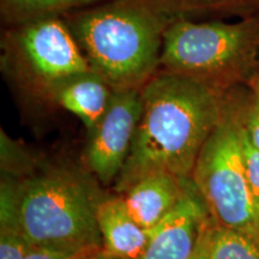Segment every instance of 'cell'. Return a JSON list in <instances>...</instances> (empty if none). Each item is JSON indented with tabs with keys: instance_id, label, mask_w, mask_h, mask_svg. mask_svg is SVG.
<instances>
[{
	"instance_id": "cell-15",
	"label": "cell",
	"mask_w": 259,
	"mask_h": 259,
	"mask_svg": "<svg viewBox=\"0 0 259 259\" xmlns=\"http://www.w3.org/2000/svg\"><path fill=\"white\" fill-rule=\"evenodd\" d=\"M184 15L223 14L252 16L259 10V0H178Z\"/></svg>"
},
{
	"instance_id": "cell-17",
	"label": "cell",
	"mask_w": 259,
	"mask_h": 259,
	"mask_svg": "<svg viewBox=\"0 0 259 259\" xmlns=\"http://www.w3.org/2000/svg\"><path fill=\"white\" fill-rule=\"evenodd\" d=\"M240 120L250 141L259 149V94L253 90L242 99Z\"/></svg>"
},
{
	"instance_id": "cell-5",
	"label": "cell",
	"mask_w": 259,
	"mask_h": 259,
	"mask_svg": "<svg viewBox=\"0 0 259 259\" xmlns=\"http://www.w3.org/2000/svg\"><path fill=\"white\" fill-rule=\"evenodd\" d=\"M241 101L234 94L229 95L222 119L200 150L191 180L216 222L259 242V213L242 160Z\"/></svg>"
},
{
	"instance_id": "cell-16",
	"label": "cell",
	"mask_w": 259,
	"mask_h": 259,
	"mask_svg": "<svg viewBox=\"0 0 259 259\" xmlns=\"http://www.w3.org/2000/svg\"><path fill=\"white\" fill-rule=\"evenodd\" d=\"M241 107V106H240ZM240 138H241V150L242 160L246 178H247L248 187H250L252 198L259 213V149L254 147L250 141L247 134L245 132L240 120Z\"/></svg>"
},
{
	"instance_id": "cell-9",
	"label": "cell",
	"mask_w": 259,
	"mask_h": 259,
	"mask_svg": "<svg viewBox=\"0 0 259 259\" xmlns=\"http://www.w3.org/2000/svg\"><path fill=\"white\" fill-rule=\"evenodd\" d=\"M41 90L58 106L76 115L89 135L105 115L113 93L111 85L93 70L58 79Z\"/></svg>"
},
{
	"instance_id": "cell-8",
	"label": "cell",
	"mask_w": 259,
	"mask_h": 259,
	"mask_svg": "<svg viewBox=\"0 0 259 259\" xmlns=\"http://www.w3.org/2000/svg\"><path fill=\"white\" fill-rule=\"evenodd\" d=\"M210 212L192 183L183 199L149 231V241L137 259H191Z\"/></svg>"
},
{
	"instance_id": "cell-13",
	"label": "cell",
	"mask_w": 259,
	"mask_h": 259,
	"mask_svg": "<svg viewBox=\"0 0 259 259\" xmlns=\"http://www.w3.org/2000/svg\"><path fill=\"white\" fill-rule=\"evenodd\" d=\"M106 2L108 0H0V14L5 23L16 25L48 16L72 14Z\"/></svg>"
},
{
	"instance_id": "cell-2",
	"label": "cell",
	"mask_w": 259,
	"mask_h": 259,
	"mask_svg": "<svg viewBox=\"0 0 259 259\" xmlns=\"http://www.w3.org/2000/svg\"><path fill=\"white\" fill-rule=\"evenodd\" d=\"M184 15L178 0H108L61 16L94 72L112 89H141L160 69L167 29Z\"/></svg>"
},
{
	"instance_id": "cell-7",
	"label": "cell",
	"mask_w": 259,
	"mask_h": 259,
	"mask_svg": "<svg viewBox=\"0 0 259 259\" xmlns=\"http://www.w3.org/2000/svg\"><path fill=\"white\" fill-rule=\"evenodd\" d=\"M143 112L141 89H113L107 111L90 135L87 163L103 184L119 177Z\"/></svg>"
},
{
	"instance_id": "cell-12",
	"label": "cell",
	"mask_w": 259,
	"mask_h": 259,
	"mask_svg": "<svg viewBox=\"0 0 259 259\" xmlns=\"http://www.w3.org/2000/svg\"><path fill=\"white\" fill-rule=\"evenodd\" d=\"M209 259H259V242L250 235L220 225L210 216L203 229Z\"/></svg>"
},
{
	"instance_id": "cell-11",
	"label": "cell",
	"mask_w": 259,
	"mask_h": 259,
	"mask_svg": "<svg viewBox=\"0 0 259 259\" xmlns=\"http://www.w3.org/2000/svg\"><path fill=\"white\" fill-rule=\"evenodd\" d=\"M102 251L118 259H137L149 241V231L139 226L122 197L102 198L97 206Z\"/></svg>"
},
{
	"instance_id": "cell-6",
	"label": "cell",
	"mask_w": 259,
	"mask_h": 259,
	"mask_svg": "<svg viewBox=\"0 0 259 259\" xmlns=\"http://www.w3.org/2000/svg\"><path fill=\"white\" fill-rule=\"evenodd\" d=\"M12 27L5 38L8 51L40 89L92 70L61 16L36 18Z\"/></svg>"
},
{
	"instance_id": "cell-14",
	"label": "cell",
	"mask_w": 259,
	"mask_h": 259,
	"mask_svg": "<svg viewBox=\"0 0 259 259\" xmlns=\"http://www.w3.org/2000/svg\"><path fill=\"white\" fill-rule=\"evenodd\" d=\"M0 259H25L31 250L16 218L14 191L3 187L0 215Z\"/></svg>"
},
{
	"instance_id": "cell-3",
	"label": "cell",
	"mask_w": 259,
	"mask_h": 259,
	"mask_svg": "<svg viewBox=\"0 0 259 259\" xmlns=\"http://www.w3.org/2000/svg\"><path fill=\"white\" fill-rule=\"evenodd\" d=\"M99 191L67 170L31 178L14 191L16 218L31 246L67 252L102 251Z\"/></svg>"
},
{
	"instance_id": "cell-20",
	"label": "cell",
	"mask_w": 259,
	"mask_h": 259,
	"mask_svg": "<svg viewBox=\"0 0 259 259\" xmlns=\"http://www.w3.org/2000/svg\"><path fill=\"white\" fill-rule=\"evenodd\" d=\"M84 259H118V258L111 257V255L106 254L103 251H99V252H96V253L89 255V257H87Z\"/></svg>"
},
{
	"instance_id": "cell-21",
	"label": "cell",
	"mask_w": 259,
	"mask_h": 259,
	"mask_svg": "<svg viewBox=\"0 0 259 259\" xmlns=\"http://www.w3.org/2000/svg\"><path fill=\"white\" fill-rule=\"evenodd\" d=\"M251 87H252V90H253L254 93L259 94V77H257V78L252 79Z\"/></svg>"
},
{
	"instance_id": "cell-19",
	"label": "cell",
	"mask_w": 259,
	"mask_h": 259,
	"mask_svg": "<svg viewBox=\"0 0 259 259\" xmlns=\"http://www.w3.org/2000/svg\"><path fill=\"white\" fill-rule=\"evenodd\" d=\"M191 259H209L208 253H206V250H205V245H204V240H203V231L200 233L198 245H197L196 251H194V253L192 257H191Z\"/></svg>"
},
{
	"instance_id": "cell-10",
	"label": "cell",
	"mask_w": 259,
	"mask_h": 259,
	"mask_svg": "<svg viewBox=\"0 0 259 259\" xmlns=\"http://www.w3.org/2000/svg\"><path fill=\"white\" fill-rule=\"evenodd\" d=\"M191 185L192 180L156 171L136 181L121 197L136 222L150 231L176 208Z\"/></svg>"
},
{
	"instance_id": "cell-18",
	"label": "cell",
	"mask_w": 259,
	"mask_h": 259,
	"mask_svg": "<svg viewBox=\"0 0 259 259\" xmlns=\"http://www.w3.org/2000/svg\"><path fill=\"white\" fill-rule=\"evenodd\" d=\"M96 253V252H94ZM94 253H87V252H67L53 250L48 247H38V246H32L30 252L25 259H84Z\"/></svg>"
},
{
	"instance_id": "cell-4",
	"label": "cell",
	"mask_w": 259,
	"mask_h": 259,
	"mask_svg": "<svg viewBox=\"0 0 259 259\" xmlns=\"http://www.w3.org/2000/svg\"><path fill=\"white\" fill-rule=\"evenodd\" d=\"M258 54L259 14L236 23L181 16L164 34L160 69L232 88L252 73Z\"/></svg>"
},
{
	"instance_id": "cell-1",
	"label": "cell",
	"mask_w": 259,
	"mask_h": 259,
	"mask_svg": "<svg viewBox=\"0 0 259 259\" xmlns=\"http://www.w3.org/2000/svg\"><path fill=\"white\" fill-rule=\"evenodd\" d=\"M229 89L185 74L160 71L142 87L143 112L119 174L124 193L150 173L191 180L204 143L218 126Z\"/></svg>"
}]
</instances>
